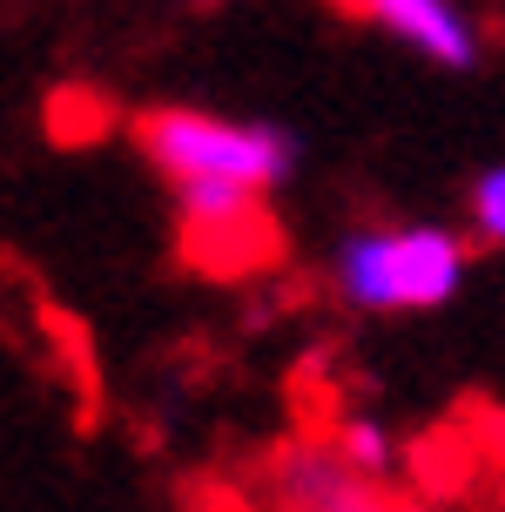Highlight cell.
<instances>
[{
    "label": "cell",
    "instance_id": "obj_7",
    "mask_svg": "<svg viewBox=\"0 0 505 512\" xmlns=\"http://www.w3.org/2000/svg\"><path fill=\"white\" fill-rule=\"evenodd\" d=\"M465 216H472V236H479V243L505 250V162H492V169L472 176V189H465Z\"/></svg>",
    "mask_w": 505,
    "mask_h": 512
},
{
    "label": "cell",
    "instance_id": "obj_4",
    "mask_svg": "<svg viewBox=\"0 0 505 512\" xmlns=\"http://www.w3.org/2000/svg\"><path fill=\"white\" fill-rule=\"evenodd\" d=\"M277 499L290 512H391L384 492L337 459L330 438H303L277 459Z\"/></svg>",
    "mask_w": 505,
    "mask_h": 512
},
{
    "label": "cell",
    "instance_id": "obj_6",
    "mask_svg": "<svg viewBox=\"0 0 505 512\" xmlns=\"http://www.w3.org/2000/svg\"><path fill=\"white\" fill-rule=\"evenodd\" d=\"M108 122H115V115H108V95H95V88H54L48 128L61 142H95Z\"/></svg>",
    "mask_w": 505,
    "mask_h": 512
},
{
    "label": "cell",
    "instance_id": "obj_5",
    "mask_svg": "<svg viewBox=\"0 0 505 512\" xmlns=\"http://www.w3.org/2000/svg\"><path fill=\"white\" fill-rule=\"evenodd\" d=\"M330 445H337V459L351 465V472H364L371 486H378L384 472L398 465V445H391V432H384L378 418H364V411H357V418H344V425L330 432Z\"/></svg>",
    "mask_w": 505,
    "mask_h": 512
},
{
    "label": "cell",
    "instance_id": "obj_3",
    "mask_svg": "<svg viewBox=\"0 0 505 512\" xmlns=\"http://www.w3.org/2000/svg\"><path fill=\"white\" fill-rule=\"evenodd\" d=\"M344 7H351L357 21L384 27L391 41H404L411 54H425L431 68L472 75L485 61V34L465 14V0H344Z\"/></svg>",
    "mask_w": 505,
    "mask_h": 512
},
{
    "label": "cell",
    "instance_id": "obj_1",
    "mask_svg": "<svg viewBox=\"0 0 505 512\" xmlns=\"http://www.w3.org/2000/svg\"><path fill=\"white\" fill-rule=\"evenodd\" d=\"M465 277H472V236L452 223H364L330 250V290L357 317L445 310Z\"/></svg>",
    "mask_w": 505,
    "mask_h": 512
},
{
    "label": "cell",
    "instance_id": "obj_2",
    "mask_svg": "<svg viewBox=\"0 0 505 512\" xmlns=\"http://www.w3.org/2000/svg\"><path fill=\"white\" fill-rule=\"evenodd\" d=\"M135 149L169 189H243L270 196L297 176V135L283 122H236L209 108H142Z\"/></svg>",
    "mask_w": 505,
    "mask_h": 512
}]
</instances>
